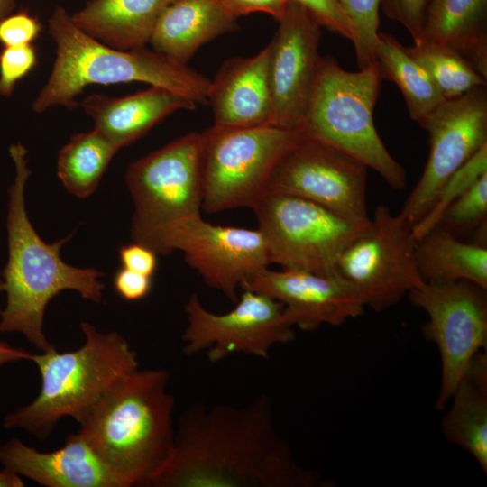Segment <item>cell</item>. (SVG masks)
<instances>
[{
  "label": "cell",
  "instance_id": "cell-31",
  "mask_svg": "<svg viewBox=\"0 0 487 487\" xmlns=\"http://www.w3.org/2000/svg\"><path fill=\"white\" fill-rule=\"evenodd\" d=\"M351 21L355 38L353 42L359 69L376 61L375 45L379 28L380 0H338Z\"/></svg>",
  "mask_w": 487,
  "mask_h": 487
},
{
  "label": "cell",
  "instance_id": "cell-29",
  "mask_svg": "<svg viewBox=\"0 0 487 487\" xmlns=\"http://www.w3.org/2000/svg\"><path fill=\"white\" fill-rule=\"evenodd\" d=\"M485 172H487V143L447 179L427 212L411 227L416 243L437 226L447 207Z\"/></svg>",
  "mask_w": 487,
  "mask_h": 487
},
{
  "label": "cell",
  "instance_id": "cell-5",
  "mask_svg": "<svg viewBox=\"0 0 487 487\" xmlns=\"http://www.w3.org/2000/svg\"><path fill=\"white\" fill-rule=\"evenodd\" d=\"M84 345L75 351L56 348L32 354L41 376L39 395L5 417V429L19 428L44 441L64 417L77 422L120 378L138 369L137 354L119 333L82 322Z\"/></svg>",
  "mask_w": 487,
  "mask_h": 487
},
{
  "label": "cell",
  "instance_id": "cell-32",
  "mask_svg": "<svg viewBox=\"0 0 487 487\" xmlns=\"http://www.w3.org/2000/svg\"><path fill=\"white\" fill-rule=\"evenodd\" d=\"M36 63V50L32 44L4 47L0 52V96H11L16 83L29 74Z\"/></svg>",
  "mask_w": 487,
  "mask_h": 487
},
{
  "label": "cell",
  "instance_id": "cell-36",
  "mask_svg": "<svg viewBox=\"0 0 487 487\" xmlns=\"http://www.w3.org/2000/svg\"><path fill=\"white\" fill-rule=\"evenodd\" d=\"M118 253L120 262L124 268L151 277L156 271L158 253L144 244L133 242L122 245Z\"/></svg>",
  "mask_w": 487,
  "mask_h": 487
},
{
  "label": "cell",
  "instance_id": "cell-17",
  "mask_svg": "<svg viewBox=\"0 0 487 487\" xmlns=\"http://www.w3.org/2000/svg\"><path fill=\"white\" fill-rule=\"evenodd\" d=\"M241 289L280 301L292 325L303 331H313L323 325L340 326L362 315L365 308L357 289L339 273L266 268Z\"/></svg>",
  "mask_w": 487,
  "mask_h": 487
},
{
  "label": "cell",
  "instance_id": "cell-15",
  "mask_svg": "<svg viewBox=\"0 0 487 487\" xmlns=\"http://www.w3.org/2000/svg\"><path fill=\"white\" fill-rule=\"evenodd\" d=\"M179 250L204 282L236 302L237 290L271 264L262 232L214 225L202 216L172 229L163 239L160 254Z\"/></svg>",
  "mask_w": 487,
  "mask_h": 487
},
{
  "label": "cell",
  "instance_id": "cell-14",
  "mask_svg": "<svg viewBox=\"0 0 487 487\" xmlns=\"http://www.w3.org/2000/svg\"><path fill=\"white\" fill-rule=\"evenodd\" d=\"M429 154L400 214L412 227L427 212L447 179L487 143L486 87L445 100L421 124Z\"/></svg>",
  "mask_w": 487,
  "mask_h": 487
},
{
  "label": "cell",
  "instance_id": "cell-13",
  "mask_svg": "<svg viewBox=\"0 0 487 487\" xmlns=\"http://www.w3.org/2000/svg\"><path fill=\"white\" fill-rule=\"evenodd\" d=\"M367 169L344 152L301 135L275 167L267 190L298 196L350 220L366 222Z\"/></svg>",
  "mask_w": 487,
  "mask_h": 487
},
{
  "label": "cell",
  "instance_id": "cell-28",
  "mask_svg": "<svg viewBox=\"0 0 487 487\" xmlns=\"http://www.w3.org/2000/svg\"><path fill=\"white\" fill-rule=\"evenodd\" d=\"M410 55L426 69L446 99L464 96L486 87L482 76L458 51L446 46L421 42L407 47Z\"/></svg>",
  "mask_w": 487,
  "mask_h": 487
},
{
  "label": "cell",
  "instance_id": "cell-34",
  "mask_svg": "<svg viewBox=\"0 0 487 487\" xmlns=\"http://www.w3.org/2000/svg\"><path fill=\"white\" fill-rule=\"evenodd\" d=\"M430 0H380L385 15L405 27L414 44L421 41L424 23Z\"/></svg>",
  "mask_w": 487,
  "mask_h": 487
},
{
  "label": "cell",
  "instance_id": "cell-37",
  "mask_svg": "<svg viewBox=\"0 0 487 487\" xmlns=\"http://www.w3.org/2000/svg\"><path fill=\"white\" fill-rule=\"evenodd\" d=\"M115 291L128 301H136L146 297L152 289V277L124 267L118 269L113 279Z\"/></svg>",
  "mask_w": 487,
  "mask_h": 487
},
{
  "label": "cell",
  "instance_id": "cell-9",
  "mask_svg": "<svg viewBox=\"0 0 487 487\" xmlns=\"http://www.w3.org/2000/svg\"><path fill=\"white\" fill-rule=\"evenodd\" d=\"M271 263L331 275L347 244L367 225L306 198L267 190L252 208Z\"/></svg>",
  "mask_w": 487,
  "mask_h": 487
},
{
  "label": "cell",
  "instance_id": "cell-22",
  "mask_svg": "<svg viewBox=\"0 0 487 487\" xmlns=\"http://www.w3.org/2000/svg\"><path fill=\"white\" fill-rule=\"evenodd\" d=\"M175 0H90L70 15L81 31L119 50L145 47L162 12Z\"/></svg>",
  "mask_w": 487,
  "mask_h": 487
},
{
  "label": "cell",
  "instance_id": "cell-12",
  "mask_svg": "<svg viewBox=\"0 0 487 487\" xmlns=\"http://www.w3.org/2000/svg\"><path fill=\"white\" fill-rule=\"evenodd\" d=\"M407 297L427 315L422 333L439 352L441 381L435 406L441 410L473 358L486 350V289L466 280L425 282Z\"/></svg>",
  "mask_w": 487,
  "mask_h": 487
},
{
  "label": "cell",
  "instance_id": "cell-6",
  "mask_svg": "<svg viewBox=\"0 0 487 487\" xmlns=\"http://www.w3.org/2000/svg\"><path fill=\"white\" fill-rule=\"evenodd\" d=\"M382 78L377 62L356 72L321 57L300 134L326 142L375 170L393 189L407 186L403 167L380 138L373 110Z\"/></svg>",
  "mask_w": 487,
  "mask_h": 487
},
{
  "label": "cell",
  "instance_id": "cell-3",
  "mask_svg": "<svg viewBox=\"0 0 487 487\" xmlns=\"http://www.w3.org/2000/svg\"><path fill=\"white\" fill-rule=\"evenodd\" d=\"M169 377L162 369L123 376L79 423L78 433L123 487H152L170 458L175 400Z\"/></svg>",
  "mask_w": 487,
  "mask_h": 487
},
{
  "label": "cell",
  "instance_id": "cell-39",
  "mask_svg": "<svg viewBox=\"0 0 487 487\" xmlns=\"http://www.w3.org/2000/svg\"><path fill=\"white\" fill-rule=\"evenodd\" d=\"M32 354L23 349L14 348L0 341V367L5 363H15L21 360H32Z\"/></svg>",
  "mask_w": 487,
  "mask_h": 487
},
{
  "label": "cell",
  "instance_id": "cell-19",
  "mask_svg": "<svg viewBox=\"0 0 487 487\" xmlns=\"http://www.w3.org/2000/svg\"><path fill=\"white\" fill-rule=\"evenodd\" d=\"M270 47L254 56L233 58L223 63L210 81L207 101L219 127L271 124L269 79Z\"/></svg>",
  "mask_w": 487,
  "mask_h": 487
},
{
  "label": "cell",
  "instance_id": "cell-23",
  "mask_svg": "<svg viewBox=\"0 0 487 487\" xmlns=\"http://www.w3.org/2000/svg\"><path fill=\"white\" fill-rule=\"evenodd\" d=\"M421 42L458 51L487 78V0H430Z\"/></svg>",
  "mask_w": 487,
  "mask_h": 487
},
{
  "label": "cell",
  "instance_id": "cell-38",
  "mask_svg": "<svg viewBox=\"0 0 487 487\" xmlns=\"http://www.w3.org/2000/svg\"><path fill=\"white\" fill-rule=\"evenodd\" d=\"M240 17L261 12L279 21L285 13L289 0H225Z\"/></svg>",
  "mask_w": 487,
  "mask_h": 487
},
{
  "label": "cell",
  "instance_id": "cell-24",
  "mask_svg": "<svg viewBox=\"0 0 487 487\" xmlns=\"http://www.w3.org/2000/svg\"><path fill=\"white\" fill-rule=\"evenodd\" d=\"M442 420L446 440L469 453L487 473V354L471 361L449 400ZM448 402V403H449Z\"/></svg>",
  "mask_w": 487,
  "mask_h": 487
},
{
  "label": "cell",
  "instance_id": "cell-30",
  "mask_svg": "<svg viewBox=\"0 0 487 487\" xmlns=\"http://www.w3.org/2000/svg\"><path fill=\"white\" fill-rule=\"evenodd\" d=\"M487 172L456 198L445 211L437 226L462 239V235L477 233L479 241L486 244Z\"/></svg>",
  "mask_w": 487,
  "mask_h": 487
},
{
  "label": "cell",
  "instance_id": "cell-21",
  "mask_svg": "<svg viewBox=\"0 0 487 487\" xmlns=\"http://www.w3.org/2000/svg\"><path fill=\"white\" fill-rule=\"evenodd\" d=\"M238 18L225 0H175L161 14L149 44L187 64L202 45L235 31Z\"/></svg>",
  "mask_w": 487,
  "mask_h": 487
},
{
  "label": "cell",
  "instance_id": "cell-35",
  "mask_svg": "<svg viewBox=\"0 0 487 487\" xmlns=\"http://www.w3.org/2000/svg\"><path fill=\"white\" fill-rule=\"evenodd\" d=\"M41 32L39 20L27 12L10 14L0 20V43L3 47L32 44Z\"/></svg>",
  "mask_w": 487,
  "mask_h": 487
},
{
  "label": "cell",
  "instance_id": "cell-1",
  "mask_svg": "<svg viewBox=\"0 0 487 487\" xmlns=\"http://www.w3.org/2000/svg\"><path fill=\"white\" fill-rule=\"evenodd\" d=\"M277 432L272 404H195L175 426L170 460L152 487H326Z\"/></svg>",
  "mask_w": 487,
  "mask_h": 487
},
{
  "label": "cell",
  "instance_id": "cell-11",
  "mask_svg": "<svg viewBox=\"0 0 487 487\" xmlns=\"http://www.w3.org/2000/svg\"><path fill=\"white\" fill-rule=\"evenodd\" d=\"M184 309L188 321L182 335L185 354L206 352L213 363L236 354L267 359L274 345L295 339V326L284 305L262 292L243 289L235 307L223 314L207 310L192 293Z\"/></svg>",
  "mask_w": 487,
  "mask_h": 487
},
{
  "label": "cell",
  "instance_id": "cell-33",
  "mask_svg": "<svg viewBox=\"0 0 487 487\" xmlns=\"http://www.w3.org/2000/svg\"><path fill=\"white\" fill-rule=\"evenodd\" d=\"M305 8L316 22L331 32L354 42V28L338 0H289Z\"/></svg>",
  "mask_w": 487,
  "mask_h": 487
},
{
  "label": "cell",
  "instance_id": "cell-40",
  "mask_svg": "<svg viewBox=\"0 0 487 487\" xmlns=\"http://www.w3.org/2000/svg\"><path fill=\"white\" fill-rule=\"evenodd\" d=\"M23 486H24V482L20 475L3 467V469L0 471V487Z\"/></svg>",
  "mask_w": 487,
  "mask_h": 487
},
{
  "label": "cell",
  "instance_id": "cell-8",
  "mask_svg": "<svg viewBox=\"0 0 487 487\" xmlns=\"http://www.w3.org/2000/svg\"><path fill=\"white\" fill-rule=\"evenodd\" d=\"M300 137L297 131L271 124L213 125L201 133L202 209L213 214L253 208L280 159Z\"/></svg>",
  "mask_w": 487,
  "mask_h": 487
},
{
  "label": "cell",
  "instance_id": "cell-26",
  "mask_svg": "<svg viewBox=\"0 0 487 487\" xmlns=\"http://www.w3.org/2000/svg\"><path fill=\"white\" fill-rule=\"evenodd\" d=\"M375 59L381 78L397 85L411 119L419 124L446 100L426 69L392 35L378 32Z\"/></svg>",
  "mask_w": 487,
  "mask_h": 487
},
{
  "label": "cell",
  "instance_id": "cell-27",
  "mask_svg": "<svg viewBox=\"0 0 487 487\" xmlns=\"http://www.w3.org/2000/svg\"><path fill=\"white\" fill-rule=\"evenodd\" d=\"M119 150L96 128L75 134L59 152L58 177L70 194L85 198L96 189Z\"/></svg>",
  "mask_w": 487,
  "mask_h": 487
},
{
  "label": "cell",
  "instance_id": "cell-25",
  "mask_svg": "<svg viewBox=\"0 0 487 487\" xmlns=\"http://www.w3.org/2000/svg\"><path fill=\"white\" fill-rule=\"evenodd\" d=\"M416 262L425 282L471 281L487 290V248L436 226L416 244Z\"/></svg>",
  "mask_w": 487,
  "mask_h": 487
},
{
  "label": "cell",
  "instance_id": "cell-41",
  "mask_svg": "<svg viewBox=\"0 0 487 487\" xmlns=\"http://www.w3.org/2000/svg\"><path fill=\"white\" fill-rule=\"evenodd\" d=\"M15 0H0V20L12 14Z\"/></svg>",
  "mask_w": 487,
  "mask_h": 487
},
{
  "label": "cell",
  "instance_id": "cell-2",
  "mask_svg": "<svg viewBox=\"0 0 487 487\" xmlns=\"http://www.w3.org/2000/svg\"><path fill=\"white\" fill-rule=\"evenodd\" d=\"M15 168L8 189L6 219L8 259L1 272L6 292L0 311V332L20 333L41 352L54 349L43 333V318L50 300L66 289L78 291L87 300H102L104 273L94 268H78L64 262L60 249L71 235L45 243L32 226L25 207V186L31 175L27 150L20 142L9 148Z\"/></svg>",
  "mask_w": 487,
  "mask_h": 487
},
{
  "label": "cell",
  "instance_id": "cell-20",
  "mask_svg": "<svg viewBox=\"0 0 487 487\" xmlns=\"http://www.w3.org/2000/svg\"><path fill=\"white\" fill-rule=\"evenodd\" d=\"M196 103L160 87L123 97L93 94L81 106L92 118L96 130L119 149L146 134L154 125L175 111L192 110Z\"/></svg>",
  "mask_w": 487,
  "mask_h": 487
},
{
  "label": "cell",
  "instance_id": "cell-4",
  "mask_svg": "<svg viewBox=\"0 0 487 487\" xmlns=\"http://www.w3.org/2000/svg\"><path fill=\"white\" fill-rule=\"evenodd\" d=\"M49 32L56 55L50 77L32 102L35 113L56 106L75 107L78 95L90 85L132 82L167 88L196 104H208L210 79L145 47L107 46L78 28L62 6L53 10Z\"/></svg>",
  "mask_w": 487,
  "mask_h": 487
},
{
  "label": "cell",
  "instance_id": "cell-16",
  "mask_svg": "<svg viewBox=\"0 0 487 487\" xmlns=\"http://www.w3.org/2000/svg\"><path fill=\"white\" fill-rule=\"evenodd\" d=\"M278 22L268 44L271 125L299 133L321 59V26L292 1Z\"/></svg>",
  "mask_w": 487,
  "mask_h": 487
},
{
  "label": "cell",
  "instance_id": "cell-42",
  "mask_svg": "<svg viewBox=\"0 0 487 487\" xmlns=\"http://www.w3.org/2000/svg\"><path fill=\"white\" fill-rule=\"evenodd\" d=\"M2 291H5V283H4L3 280L0 279V292H2Z\"/></svg>",
  "mask_w": 487,
  "mask_h": 487
},
{
  "label": "cell",
  "instance_id": "cell-10",
  "mask_svg": "<svg viewBox=\"0 0 487 487\" xmlns=\"http://www.w3.org/2000/svg\"><path fill=\"white\" fill-rule=\"evenodd\" d=\"M416 244L400 214L379 205L341 253L337 272L357 289L365 307L383 311L425 283L416 262Z\"/></svg>",
  "mask_w": 487,
  "mask_h": 487
},
{
  "label": "cell",
  "instance_id": "cell-7",
  "mask_svg": "<svg viewBox=\"0 0 487 487\" xmlns=\"http://www.w3.org/2000/svg\"><path fill=\"white\" fill-rule=\"evenodd\" d=\"M201 133L191 132L132 162L125 182L134 205L133 242L160 254L164 237L200 216Z\"/></svg>",
  "mask_w": 487,
  "mask_h": 487
},
{
  "label": "cell",
  "instance_id": "cell-18",
  "mask_svg": "<svg viewBox=\"0 0 487 487\" xmlns=\"http://www.w3.org/2000/svg\"><path fill=\"white\" fill-rule=\"evenodd\" d=\"M0 463L47 487H123L78 432L52 452L38 451L13 437L0 446Z\"/></svg>",
  "mask_w": 487,
  "mask_h": 487
}]
</instances>
